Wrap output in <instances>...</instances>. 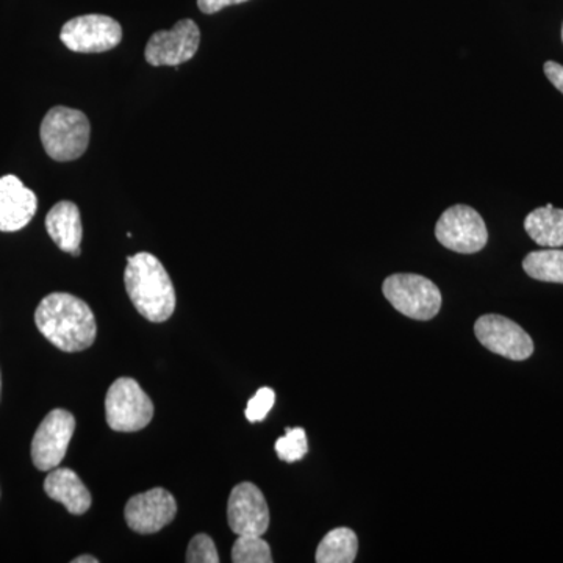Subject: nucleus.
I'll return each instance as SVG.
<instances>
[{"label": "nucleus", "instance_id": "f257e3e1", "mask_svg": "<svg viewBox=\"0 0 563 563\" xmlns=\"http://www.w3.org/2000/svg\"><path fill=\"white\" fill-rule=\"evenodd\" d=\"M35 324L55 347L65 352L88 350L98 325L87 302L69 292H52L36 307Z\"/></svg>", "mask_w": 563, "mask_h": 563}, {"label": "nucleus", "instance_id": "f03ea898", "mask_svg": "<svg viewBox=\"0 0 563 563\" xmlns=\"http://www.w3.org/2000/svg\"><path fill=\"white\" fill-rule=\"evenodd\" d=\"M125 290L136 310L146 320L165 322L176 310V290L165 266L150 252L128 258L124 273Z\"/></svg>", "mask_w": 563, "mask_h": 563}, {"label": "nucleus", "instance_id": "7ed1b4c3", "mask_svg": "<svg viewBox=\"0 0 563 563\" xmlns=\"http://www.w3.org/2000/svg\"><path fill=\"white\" fill-rule=\"evenodd\" d=\"M90 121L80 110L54 107L41 122V143L51 158L73 162L81 157L90 144Z\"/></svg>", "mask_w": 563, "mask_h": 563}, {"label": "nucleus", "instance_id": "20e7f679", "mask_svg": "<svg viewBox=\"0 0 563 563\" xmlns=\"http://www.w3.org/2000/svg\"><path fill=\"white\" fill-rule=\"evenodd\" d=\"M383 292L399 313L412 320H432L442 309L439 287L420 274H391L384 280Z\"/></svg>", "mask_w": 563, "mask_h": 563}, {"label": "nucleus", "instance_id": "39448f33", "mask_svg": "<svg viewBox=\"0 0 563 563\" xmlns=\"http://www.w3.org/2000/svg\"><path fill=\"white\" fill-rule=\"evenodd\" d=\"M106 417L113 431H141L154 417V404L136 380L121 377L107 391Z\"/></svg>", "mask_w": 563, "mask_h": 563}, {"label": "nucleus", "instance_id": "423d86ee", "mask_svg": "<svg viewBox=\"0 0 563 563\" xmlns=\"http://www.w3.org/2000/svg\"><path fill=\"white\" fill-rule=\"evenodd\" d=\"M435 236L442 246L459 254H476L488 242L483 217L473 207L463 203L443 211L437 221Z\"/></svg>", "mask_w": 563, "mask_h": 563}, {"label": "nucleus", "instance_id": "0eeeda50", "mask_svg": "<svg viewBox=\"0 0 563 563\" xmlns=\"http://www.w3.org/2000/svg\"><path fill=\"white\" fill-rule=\"evenodd\" d=\"M62 43L80 54H99L117 47L122 40L120 22L106 14H85L63 25Z\"/></svg>", "mask_w": 563, "mask_h": 563}, {"label": "nucleus", "instance_id": "6e6552de", "mask_svg": "<svg viewBox=\"0 0 563 563\" xmlns=\"http://www.w3.org/2000/svg\"><path fill=\"white\" fill-rule=\"evenodd\" d=\"M76 431V418L68 410H52L32 440V461L40 472H52L60 466Z\"/></svg>", "mask_w": 563, "mask_h": 563}, {"label": "nucleus", "instance_id": "1a4fd4ad", "mask_svg": "<svg viewBox=\"0 0 563 563\" xmlns=\"http://www.w3.org/2000/svg\"><path fill=\"white\" fill-rule=\"evenodd\" d=\"M474 333L484 347L509 361H528L533 354L531 335L517 322L501 314H484L474 324Z\"/></svg>", "mask_w": 563, "mask_h": 563}, {"label": "nucleus", "instance_id": "9d476101", "mask_svg": "<svg viewBox=\"0 0 563 563\" xmlns=\"http://www.w3.org/2000/svg\"><path fill=\"white\" fill-rule=\"evenodd\" d=\"M201 31L192 20L177 22L172 31L155 32L146 44L144 57L152 66H176L190 62L199 51Z\"/></svg>", "mask_w": 563, "mask_h": 563}, {"label": "nucleus", "instance_id": "9b49d317", "mask_svg": "<svg viewBox=\"0 0 563 563\" xmlns=\"http://www.w3.org/2000/svg\"><path fill=\"white\" fill-rule=\"evenodd\" d=\"M228 521L236 536H263L269 528V509L257 485L233 487L228 503Z\"/></svg>", "mask_w": 563, "mask_h": 563}, {"label": "nucleus", "instance_id": "f8f14e48", "mask_svg": "<svg viewBox=\"0 0 563 563\" xmlns=\"http://www.w3.org/2000/svg\"><path fill=\"white\" fill-rule=\"evenodd\" d=\"M177 514V503L165 488H152L133 496L125 504L124 517L129 528L139 533H155L172 523Z\"/></svg>", "mask_w": 563, "mask_h": 563}, {"label": "nucleus", "instance_id": "ddd939ff", "mask_svg": "<svg viewBox=\"0 0 563 563\" xmlns=\"http://www.w3.org/2000/svg\"><path fill=\"white\" fill-rule=\"evenodd\" d=\"M38 199L16 176L0 177V232H18L35 217Z\"/></svg>", "mask_w": 563, "mask_h": 563}, {"label": "nucleus", "instance_id": "4468645a", "mask_svg": "<svg viewBox=\"0 0 563 563\" xmlns=\"http://www.w3.org/2000/svg\"><path fill=\"white\" fill-rule=\"evenodd\" d=\"M46 229L52 242L57 244L63 252L80 255L84 228H81L79 207L76 203L69 201L55 203L47 213Z\"/></svg>", "mask_w": 563, "mask_h": 563}, {"label": "nucleus", "instance_id": "2eb2a0df", "mask_svg": "<svg viewBox=\"0 0 563 563\" xmlns=\"http://www.w3.org/2000/svg\"><path fill=\"white\" fill-rule=\"evenodd\" d=\"M44 492L54 501L63 504L73 515H84L90 510L91 495L77 473L69 468H54L44 481Z\"/></svg>", "mask_w": 563, "mask_h": 563}, {"label": "nucleus", "instance_id": "dca6fc26", "mask_svg": "<svg viewBox=\"0 0 563 563\" xmlns=\"http://www.w3.org/2000/svg\"><path fill=\"white\" fill-rule=\"evenodd\" d=\"M525 229L542 247H563V210L551 203L539 207L526 217Z\"/></svg>", "mask_w": 563, "mask_h": 563}, {"label": "nucleus", "instance_id": "f3484780", "mask_svg": "<svg viewBox=\"0 0 563 563\" xmlns=\"http://www.w3.org/2000/svg\"><path fill=\"white\" fill-rule=\"evenodd\" d=\"M358 539L350 528H336L318 544V563H352L357 558Z\"/></svg>", "mask_w": 563, "mask_h": 563}, {"label": "nucleus", "instance_id": "a211bd4d", "mask_svg": "<svg viewBox=\"0 0 563 563\" xmlns=\"http://www.w3.org/2000/svg\"><path fill=\"white\" fill-rule=\"evenodd\" d=\"M523 269L532 279L563 284V251L559 247L533 251L526 255Z\"/></svg>", "mask_w": 563, "mask_h": 563}, {"label": "nucleus", "instance_id": "6ab92c4d", "mask_svg": "<svg viewBox=\"0 0 563 563\" xmlns=\"http://www.w3.org/2000/svg\"><path fill=\"white\" fill-rule=\"evenodd\" d=\"M232 562L272 563V548L263 540V536H239L233 543Z\"/></svg>", "mask_w": 563, "mask_h": 563}, {"label": "nucleus", "instance_id": "aec40b11", "mask_svg": "<svg viewBox=\"0 0 563 563\" xmlns=\"http://www.w3.org/2000/svg\"><path fill=\"white\" fill-rule=\"evenodd\" d=\"M284 437L276 440L274 450L282 462L295 463L301 461L309 453L306 431L302 428L287 429Z\"/></svg>", "mask_w": 563, "mask_h": 563}, {"label": "nucleus", "instance_id": "412c9836", "mask_svg": "<svg viewBox=\"0 0 563 563\" xmlns=\"http://www.w3.org/2000/svg\"><path fill=\"white\" fill-rule=\"evenodd\" d=\"M187 562L190 563H218L220 555H218L217 547L213 540L206 533H198L192 537L190 544H188Z\"/></svg>", "mask_w": 563, "mask_h": 563}, {"label": "nucleus", "instance_id": "4be33fe9", "mask_svg": "<svg viewBox=\"0 0 563 563\" xmlns=\"http://www.w3.org/2000/svg\"><path fill=\"white\" fill-rule=\"evenodd\" d=\"M276 402V391L269 387H263L255 393L254 398L250 399L246 407V418L251 422H258L265 420L268 413L272 412Z\"/></svg>", "mask_w": 563, "mask_h": 563}, {"label": "nucleus", "instance_id": "5701e85b", "mask_svg": "<svg viewBox=\"0 0 563 563\" xmlns=\"http://www.w3.org/2000/svg\"><path fill=\"white\" fill-rule=\"evenodd\" d=\"M244 2H250V0H198V7L202 13L213 14L222 9H228V7L240 5Z\"/></svg>", "mask_w": 563, "mask_h": 563}, {"label": "nucleus", "instance_id": "b1692460", "mask_svg": "<svg viewBox=\"0 0 563 563\" xmlns=\"http://www.w3.org/2000/svg\"><path fill=\"white\" fill-rule=\"evenodd\" d=\"M543 69L548 80L563 95V66L555 62H547Z\"/></svg>", "mask_w": 563, "mask_h": 563}, {"label": "nucleus", "instance_id": "393cba45", "mask_svg": "<svg viewBox=\"0 0 563 563\" xmlns=\"http://www.w3.org/2000/svg\"><path fill=\"white\" fill-rule=\"evenodd\" d=\"M98 559L92 555H80V558L74 559L73 563H98Z\"/></svg>", "mask_w": 563, "mask_h": 563}, {"label": "nucleus", "instance_id": "a878e982", "mask_svg": "<svg viewBox=\"0 0 563 563\" xmlns=\"http://www.w3.org/2000/svg\"><path fill=\"white\" fill-rule=\"evenodd\" d=\"M0 391H2V379H0Z\"/></svg>", "mask_w": 563, "mask_h": 563}, {"label": "nucleus", "instance_id": "bb28decb", "mask_svg": "<svg viewBox=\"0 0 563 563\" xmlns=\"http://www.w3.org/2000/svg\"><path fill=\"white\" fill-rule=\"evenodd\" d=\"M562 38H563V29H562Z\"/></svg>", "mask_w": 563, "mask_h": 563}]
</instances>
